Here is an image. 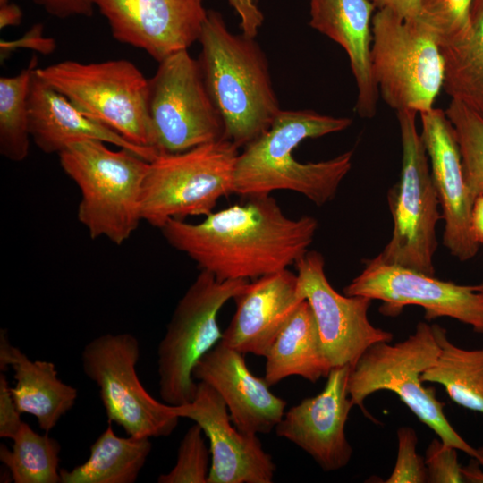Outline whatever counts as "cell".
I'll list each match as a JSON object with an SVG mask.
<instances>
[{
  "instance_id": "22",
  "label": "cell",
  "mask_w": 483,
  "mask_h": 483,
  "mask_svg": "<svg viewBox=\"0 0 483 483\" xmlns=\"http://www.w3.org/2000/svg\"><path fill=\"white\" fill-rule=\"evenodd\" d=\"M369 0H310L309 25L346 52L357 86L356 113L373 118L379 90L370 60L372 13Z\"/></svg>"
},
{
  "instance_id": "10",
  "label": "cell",
  "mask_w": 483,
  "mask_h": 483,
  "mask_svg": "<svg viewBox=\"0 0 483 483\" xmlns=\"http://www.w3.org/2000/svg\"><path fill=\"white\" fill-rule=\"evenodd\" d=\"M248 282L220 281L200 270L179 300L157 348L158 391L165 403L180 406L193 400V369L223 337L217 315Z\"/></svg>"
},
{
  "instance_id": "42",
  "label": "cell",
  "mask_w": 483,
  "mask_h": 483,
  "mask_svg": "<svg viewBox=\"0 0 483 483\" xmlns=\"http://www.w3.org/2000/svg\"><path fill=\"white\" fill-rule=\"evenodd\" d=\"M479 462L471 458L470 463L465 467H462V476L463 482L483 483V470Z\"/></svg>"
},
{
  "instance_id": "37",
  "label": "cell",
  "mask_w": 483,
  "mask_h": 483,
  "mask_svg": "<svg viewBox=\"0 0 483 483\" xmlns=\"http://www.w3.org/2000/svg\"><path fill=\"white\" fill-rule=\"evenodd\" d=\"M48 13L60 19L72 16H91L93 0H33Z\"/></svg>"
},
{
  "instance_id": "16",
  "label": "cell",
  "mask_w": 483,
  "mask_h": 483,
  "mask_svg": "<svg viewBox=\"0 0 483 483\" xmlns=\"http://www.w3.org/2000/svg\"><path fill=\"white\" fill-rule=\"evenodd\" d=\"M179 418L200 426L209 441L212 463L208 483H271L276 470L257 435L245 434L232 425L228 409L219 394L199 381L193 400L173 406Z\"/></svg>"
},
{
  "instance_id": "3",
  "label": "cell",
  "mask_w": 483,
  "mask_h": 483,
  "mask_svg": "<svg viewBox=\"0 0 483 483\" xmlns=\"http://www.w3.org/2000/svg\"><path fill=\"white\" fill-rule=\"evenodd\" d=\"M199 41L204 82L224 123L225 139L244 148L281 110L267 59L255 38L232 33L213 10L208 11Z\"/></svg>"
},
{
  "instance_id": "9",
  "label": "cell",
  "mask_w": 483,
  "mask_h": 483,
  "mask_svg": "<svg viewBox=\"0 0 483 483\" xmlns=\"http://www.w3.org/2000/svg\"><path fill=\"white\" fill-rule=\"evenodd\" d=\"M417 114L411 110L397 112L402 168L400 180L388 195L393 232L375 258L435 275L436 225L442 215L427 149L416 125Z\"/></svg>"
},
{
  "instance_id": "8",
  "label": "cell",
  "mask_w": 483,
  "mask_h": 483,
  "mask_svg": "<svg viewBox=\"0 0 483 483\" xmlns=\"http://www.w3.org/2000/svg\"><path fill=\"white\" fill-rule=\"evenodd\" d=\"M371 68L383 100L396 112L431 110L443 88L444 59L437 38L419 18L378 9L371 23Z\"/></svg>"
},
{
  "instance_id": "41",
  "label": "cell",
  "mask_w": 483,
  "mask_h": 483,
  "mask_svg": "<svg viewBox=\"0 0 483 483\" xmlns=\"http://www.w3.org/2000/svg\"><path fill=\"white\" fill-rule=\"evenodd\" d=\"M22 19V11L15 4L8 3L0 6V29L3 30L9 26H17Z\"/></svg>"
},
{
  "instance_id": "43",
  "label": "cell",
  "mask_w": 483,
  "mask_h": 483,
  "mask_svg": "<svg viewBox=\"0 0 483 483\" xmlns=\"http://www.w3.org/2000/svg\"><path fill=\"white\" fill-rule=\"evenodd\" d=\"M477 453H478V459L477 460L483 466V445L477 448Z\"/></svg>"
},
{
  "instance_id": "19",
  "label": "cell",
  "mask_w": 483,
  "mask_h": 483,
  "mask_svg": "<svg viewBox=\"0 0 483 483\" xmlns=\"http://www.w3.org/2000/svg\"><path fill=\"white\" fill-rule=\"evenodd\" d=\"M192 375L219 394L233 425L245 434L269 433L284 417L286 402L251 373L243 353L222 342L199 360Z\"/></svg>"
},
{
  "instance_id": "30",
  "label": "cell",
  "mask_w": 483,
  "mask_h": 483,
  "mask_svg": "<svg viewBox=\"0 0 483 483\" xmlns=\"http://www.w3.org/2000/svg\"><path fill=\"white\" fill-rule=\"evenodd\" d=\"M445 114L454 129L466 185L475 199L483 191V117L456 100H451Z\"/></svg>"
},
{
  "instance_id": "27",
  "label": "cell",
  "mask_w": 483,
  "mask_h": 483,
  "mask_svg": "<svg viewBox=\"0 0 483 483\" xmlns=\"http://www.w3.org/2000/svg\"><path fill=\"white\" fill-rule=\"evenodd\" d=\"M432 327L440 352L422 373V382L443 386L455 403L483 414V348L462 349L449 341L445 328L436 324Z\"/></svg>"
},
{
  "instance_id": "38",
  "label": "cell",
  "mask_w": 483,
  "mask_h": 483,
  "mask_svg": "<svg viewBox=\"0 0 483 483\" xmlns=\"http://www.w3.org/2000/svg\"><path fill=\"white\" fill-rule=\"evenodd\" d=\"M240 18L242 33L255 38L261 27L264 16L255 0H228Z\"/></svg>"
},
{
  "instance_id": "11",
  "label": "cell",
  "mask_w": 483,
  "mask_h": 483,
  "mask_svg": "<svg viewBox=\"0 0 483 483\" xmlns=\"http://www.w3.org/2000/svg\"><path fill=\"white\" fill-rule=\"evenodd\" d=\"M140 357L138 339L130 333L104 334L81 352L84 374L99 388L109 423L133 437L170 436L179 417L173 406L152 397L136 370Z\"/></svg>"
},
{
  "instance_id": "21",
  "label": "cell",
  "mask_w": 483,
  "mask_h": 483,
  "mask_svg": "<svg viewBox=\"0 0 483 483\" xmlns=\"http://www.w3.org/2000/svg\"><path fill=\"white\" fill-rule=\"evenodd\" d=\"M36 69L29 92L30 134L40 150L59 154L73 142L97 140L131 150L149 162L158 156L155 149L131 144L116 131L82 113L43 80Z\"/></svg>"
},
{
  "instance_id": "1",
  "label": "cell",
  "mask_w": 483,
  "mask_h": 483,
  "mask_svg": "<svg viewBox=\"0 0 483 483\" xmlns=\"http://www.w3.org/2000/svg\"><path fill=\"white\" fill-rule=\"evenodd\" d=\"M245 198L197 224L171 219L162 234L220 281L254 280L294 265L313 242L317 219L287 216L270 194Z\"/></svg>"
},
{
  "instance_id": "40",
  "label": "cell",
  "mask_w": 483,
  "mask_h": 483,
  "mask_svg": "<svg viewBox=\"0 0 483 483\" xmlns=\"http://www.w3.org/2000/svg\"><path fill=\"white\" fill-rule=\"evenodd\" d=\"M471 231L479 244H483V191L473 201L471 212Z\"/></svg>"
},
{
  "instance_id": "13",
  "label": "cell",
  "mask_w": 483,
  "mask_h": 483,
  "mask_svg": "<svg viewBox=\"0 0 483 483\" xmlns=\"http://www.w3.org/2000/svg\"><path fill=\"white\" fill-rule=\"evenodd\" d=\"M343 294L381 301L379 310L385 316L399 315L405 306L416 305L424 309L428 321L448 317L483 334V282L457 284L374 258L366 261Z\"/></svg>"
},
{
  "instance_id": "39",
  "label": "cell",
  "mask_w": 483,
  "mask_h": 483,
  "mask_svg": "<svg viewBox=\"0 0 483 483\" xmlns=\"http://www.w3.org/2000/svg\"><path fill=\"white\" fill-rule=\"evenodd\" d=\"M377 9H388L405 20L419 16L421 0H369Z\"/></svg>"
},
{
  "instance_id": "34",
  "label": "cell",
  "mask_w": 483,
  "mask_h": 483,
  "mask_svg": "<svg viewBox=\"0 0 483 483\" xmlns=\"http://www.w3.org/2000/svg\"><path fill=\"white\" fill-rule=\"evenodd\" d=\"M425 463L429 483L463 482L457 449L440 439L435 438L428 445Z\"/></svg>"
},
{
  "instance_id": "23",
  "label": "cell",
  "mask_w": 483,
  "mask_h": 483,
  "mask_svg": "<svg viewBox=\"0 0 483 483\" xmlns=\"http://www.w3.org/2000/svg\"><path fill=\"white\" fill-rule=\"evenodd\" d=\"M14 371L15 384L11 387L19 411L36 418L38 425L48 433L75 404L78 391L63 382L55 365L47 360H31L13 346L5 330L0 331V369Z\"/></svg>"
},
{
  "instance_id": "31",
  "label": "cell",
  "mask_w": 483,
  "mask_h": 483,
  "mask_svg": "<svg viewBox=\"0 0 483 483\" xmlns=\"http://www.w3.org/2000/svg\"><path fill=\"white\" fill-rule=\"evenodd\" d=\"M474 0H421L419 19L437 38L439 47L464 38L471 27Z\"/></svg>"
},
{
  "instance_id": "6",
  "label": "cell",
  "mask_w": 483,
  "mask_h": 483,
  "mask_svg": "<svg viewBox=\"0 0 483 483\" xmlns=\"http://www.w3.org/2000/svg\"><path fill=\"white\" fill-rule=\"evenodd\" d=\"M238 147L226 139L149 162L140 195L142 221L161 229L169 220L207 216L233 193Z\"/></svg>"
},
{
  "instance_id": "44",
  "label": "cell",
  "mask_w": 483,
  "mask_h": 483,
  "mask_svg": "<svg viewBox=\"0 0 483 483\" xmlns=\"http://www.w3.org/2000/svg\"><path fill=\"white\" fill-rule=\"evenodd\" d=\"M9 3V0H0V6L4 5Z\"/></svg>"
},
{
  "instance_id": "15",
  "label": "cell",
  "mask_w": 483,
  "mask_h": 483,
  "mask_svg": "<svg viewBox=\"0 0 483 483\" xmlns=\"http://www.w3.org/2000/svg\"><path fill=\"white\" fill-rule=\"evenodd\" d=\"M119 42L158 63L199 40L208 11L203 0H93Z\"/></svg>"
},
{
  "instance_id": "35",
  "label": "cell",
  "mask_w": 483,
  "mask_h": 483,
  "mask_svg": "<svg viewBox=\"0 0 483 483\" xmlns=\"http://www.w3.org/2000/svg\"><path fill=\"white\" fill-rule=\"evenodd\" d=\"M56 47L53 38L43 36V25H33L21 38L15 40H1V60H5L13 52L19 48H28L39 52L42 55L51 54Z\"/></svg>"
},
{
  "instance_id": "18",
  "label": "cell",
  "mask_w": 483,
  "mask_h": 483,
  "mask_svg": "<svg viewBox=\"0 0 483 483\" xmlns=\"http://www.w3.org/2000/svg\"><path fill=\"white\" fill-rule=\"evenodd\" d=\"M421 136L445 221L443 242L461 261L473 258L480 247L471 231L473 198L466 185L454 129L445 111L420 114Z\"/></svg>"
},
{
  "instance_id": "2",
  "label": "cell",
  "mask_w": 483,
  "mask_h": 483,
  "mask_svg": "<svg viewBox=\"0 0 483 483\" xmlns=\"http://www.w3.org/2000/svg\"><path fill=\"white\" fill-rule=\"evenodd\" d=\"M352 123L349 117L281 109L270 127L239 153L233 193L250 197L285 190L303 195L318 207L325 205L335 198L351 170L353 151L308 163L295 159L292 152L307 139L342 131Z\"/></svg>"
},
{
  "instance_id": "36",
  "label": "cell",
  "mask_w": 483,
  "mask_h": 483,
  "mask_svg": "<svg viewBox=\"0 0 483 483\" xmlns=\"http://www.w3.org/2000/svg\"><path fill=\"white\" fill-rule=\"evenodd\" d=\"M4 372L0 373V437L13 439L23 421Z\"/></svg>"
},
{
  "instance_id": "5",
  "label": "cell",
  "mask_w": 483,
  "mask_h": 483,
  "mask_svg": "<svg viewBox=\"0 0 483 483\" xmlns=\"http://www.w3.org/2000/svg\"><path fill=\"white\" fill-rule=\"evenodd\" d=\"M390 343L372 344L351 368L348 393L353 406H359L372 419L364 406L366 398L377 391H391L442 442L478 459L477 448L466 442L446 419L445 404L436 397L435 390L422 385V373L433 365L440 352L432 325L419 322L408 338Z\"/></svg>"
},
{
  "instance_id": "4",
  "label": "cell",
  "mask_w": 483,
  "mask_h": 483,
  "mask_svg": "<svg viewBox=\"0 0 483 483\" xmlns=\"http://www.w3.org/2000/svg\"><path fill=\"white\" fill-rule=\"evenodd\" d=\"M106 142L83 140L61 151L60 165L77 184V216L91 239L124 243L141 219L140 195L149 161L126 148L113 150Z\"/></svg>"
},
{
  "instance_id": "29",
  "label": "cell",
  "mask_w": 483,
  "mask_h": 483,
  "mask_svg": "<svg viewBox=\"0 0 483 483\" xmlns=\"http://www.w3.org/2000/svg\"><path fill=\"white\" fill-rule=\"evenodd\" d=\"M37 64L33 55L20 73L0 78V153L13 162H21L29 154V92Z\"/></svg>"
},
{
  "instance_id": "12",
  "label": "cell",
  "mask_w": 483,
  "mask_h": 483,
  "mask_svg": "<svg viewBox=\"0 0 483 483\" xmlns=\"http://www.w3.org/2000/svg\"><path fill=\"white\" fill-rule=\"evenodd\" d=\"M148 114L158 155L225 139L224 123L207 90L199 62L188 49L159 62L148 80Z\"/></svg>"
},
{
  "instance_id": "24",
  "label": "cell",
  "mask_w": 483,
  "mask_h": 483,
  "mask_svg": "<svg viewBox=\"0 0 483 483\" xmlns=\"http://www.w3.org/2000/svg\"><path fill=\"white\" fill-rule=\"evenodd\" d=\"M266 358L265 380L271 386L290 376L315 383L333 369L309 303L304 300L282 329Z\"/></svg>"
},
{
  "instance_id": "20",
  "label": "cell",
  "mask_w": 483,
  "mask_h": 483,
  "mask_svg": "<svg viewBox=\"0 0 483 483\" xmlns=\"http://www.w3.org/2000/svg\"><path fill=\"white\" fill-rule=\"evenodd\" d=\"M233 300L236 310L221 342L263 357L304 301L297 292V275L288 268L248 282Z\"/></svg>"
},
{
  "instance_id": "25",
  "label": "cell",
  "mask_w": 483,
  "mask_h": 483,
  "mask_svg": "<svg viewBox=\"0 0 483 483\" xmlns=\"http://www.w3.org/2000/svg\"><path fill=\"white\" fill-rule=\"evenodd\" d=\"M151 449L148 437H122L109 425L91 445L83 463L60 470L61 483H134Z\"/></svg>"
},
{
  "instance_id": "14",
  "label": "cell",
  "mask_w": 483,
  "mask_h": 483,
  "mask_svg": "<svg viewBox=\"0 0 483 483\" xmlns=\"http://www.w3.org/2000/svg\"><path fill=\"white\" fill-rule=\"evenodd\" d=\"M297 292L313 311L324 352L332 368L353 367L361 354L393 334L374 326L368 318L371 299L340 294L325 273L323 256L308 250L295 264Z\"/></svg>"
},
{
  "instance_id": "32",
  "label": "cell",
  "mask_w": 483,
  "mask_h": 483,
  "mask_svg": "<svg viewBox=\"0 0 483 483\" xmlns=\"http://www.w3.org/2000/svg\"><path fill=\"white\" fill-rule=\"evenodd\" d=\"M203 435L197 423L187 430L180 442L174 466L159 475L158 483H208L210 451Z\"/></svg>"
},
{
  "instance_id": "26",
  "label": "cell",
  "mask_w": 483,
  "mask_h": 483,
  "mask_svg": "<svg viewBox=\"0 0 483 483\" xmlns=\"http://www.w3.org/2000/svg\"><path fill=\"white\" fill-rule=\"evenodd\" d=\"M439 47L445 91L483 117V0L473 1L469 33Z\"/></svg>"
},
{
  "instance_id": "28",
  "label": "cell",
  "mask_w": 483,
  "mask_h": 483,
  "mask_svg": "<svg viewBox=\"0 0 483 483\" xmlns=\"http://www.w3.org/2000/svg\"><path fill=\"white\" fill-rule=\"evenodd\" d=\"M12 449L0 445V461L15 483H61L59 442L23 422L12 439Z\"/></svg>"
},
{
  "instance_id": "7",
  "label": "cell",
  "mask_w": 483,
  "mask_h": 483,
  "mask_svg": "<svg viewBox=\"0 0 483 483\" xmlns=\"http://www.w3.org/2000/svg\"><path fill=\"white\" fill-rule=\"evenodd\" d=\"M36 72L88 116L131 144L153 148L148 80L131 62L65 60L37 67Z\"/></svg>"
},
{
  "instance_id": "17",
  "label": "cell",
  "mask_w": 483,
  "mask_h": 483,
  "mask_svg": "<svg viewBox=\"0 0 483 483\" xmlns=\"http://www.w3.org/2000/svg\"><path fill=\"white\" fill-rule=\"evenodd\" d=\"M351 368H333L323 390L290 408L275 428L278 436L301 448L326 472L345 467L352 454L345 435L353 407L348 393Z\"/></svg>"
},
{
  "instance_id": "33",
  "label": "cell",
  "mask_w": 483,
  "mask_h": 483,
  "mask_svg": "<svg viewBox=\"0 0 483 483\" xmlns=\"http://www.w3.org/2000/svg\"><path fill=\"white\" fill-rule=\"evenodd\" d=\"M398 450L394 468L386 483L428 482L425 459L417 453L418 436L411 427L397 430Z\"/></svg>"
}]
</instances>
